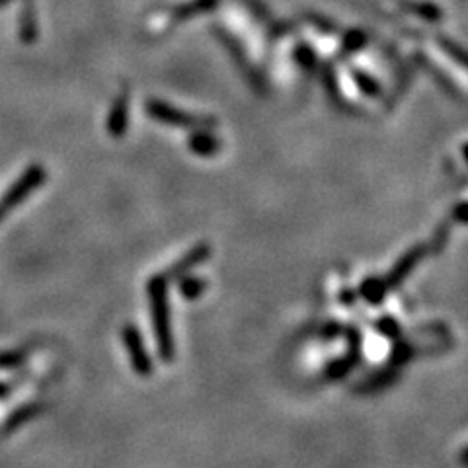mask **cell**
Returning <instances> with one entry per match:
<instances>
[{"label": "cell", "mask_w": 468, "mask_h": 468, "mask_svg": "<svg viewBox=\"0 0 468 468\" xmlns=\"http://www.w3.org/2000/svg\"><path fill=\"white\" fill-rule=\"evenodd\" d=\"M146 295H148V310H151V324L153 334L158 347V355L164 363H172L176 357L174 332H172V320H170L168 305V279L166 275H153L146 283Z\"/></svg>", "instance_id": "6da1fadb"}, {"label": "cell", "mask_w": 468, "mask_h": 468, "mask_svg": "<svg viewBox=\"0 0 468 468\" xmlns=\"http://www.w3.org/2000/svg\"><path fill=\"white\" fill-rule=\"evenodd\" d=\"M121 340H123L125 350H127L129 359H131L133 371L139 377H151L153 375V359H151V353H148L145 342H143L139 328L133 326V324L123 326Z\"/></svg>", "instance_id": "7a4b0ae2"}, {"label": "cell", "mask_w": 468, "mask_h": 468, "mask_svg": "<svg viewBox=\"0 0 468 468\" xmlns=\"http://www.w3.org/2000/svg\"><path fill=\"white\" fill-rule=\"evenodd\" d=\"M425 254H427V246H424V244H416V246H412L406 254H402V256L398 258V262L395 263V268L388 271V275L385 278L388 292L396 291L398 287L402 285L410 273L416 270L417 263L424 260Z\"/></svg>", "instance_id": "3957f363"}, {"label": "cell", "mask_w": 468, "mask_h": 468, "mask_svg": "<svg viewBox=\"0 0 468 468\" xmlns=\"http://www.w3.org/2000/svg\"><path fill=\"white\" fill-rule=\"evenodd\" d=\"M45 180V172L44 168H39V166H34V168H29L26 174L18 180V183H14L10 190L6 191V195L2 199V207H4V211L8 209H12L16 205H20L24 199L28 198L31 191H36Z\"/></svg>", "instance_id": "277c9868"}, {"label": "cell", "mask_w": 468, "mask_h": 468, "mask_svg": "<svg viewBox=\"0 0 468 468\" xmlns=\"http://www.w3.org/2000/svg\"><path fill=\"white\" fill-rule=\"evenodd\" d=\"M211 258V246L207 244V242H199V244H195L193 248L188 250L183 256H180L178 260H176L172 265H170L168 270H166V279H178L182 278V275H185V273H191V271L195 270L198 265H201V263H205L207 260Z\"/></svg>", "instance_id": "5b68a950"}, {"label": "cell", "mask_w": 468, "mask_h": 468, "mask_svg": "<svg viewBox=\"0 0 468 468\" xmlns=\"http://www.w3.org/2000/svg\"><path fill=\"white\" fill-rule=\"evenodd\" d=\"M148 113L158 119V121H164V123H172L176 127H205V119H198V117L185 116V113H180L176 111L174 108H168L161 102H151L148 103Z\"/></svg>", "instance_id": "8992f818"}, {"label": "cell", "mask_w": 468, "mask_h": 468, "mask_svg": "<svg viewBox=\"0 0 468 468\" xmlns=\"http://www.w3.org/2000/svg\"><path fill=\"white\" fill-rule=\"evenodd\" d=\"M388 295L387 283H385V279L382 278H365L361 281V285L357 289V297L359 299H363L367 305H371V307H379L385 302Z\"/></svg>", "instance_id": "52a82bcc"}, {"label": "cell", "mask_w": 468, "mask_h": 468, "mask_svg": "<svg viewBox=\"0 0 468 468\" xmlns=\"http://www.w3.org/2000/svg\"><path fill=\"white\" fill-rule=\"evenodd\" d=\"M207 291V279L185 273L178 278V292L183 300H198Z\"/></svg>", "instance_id": "ba28073f"}, {"label": "cell", "mask_w": 468, "mask_h": 468, "mask_svg": "<svg viewBox=\"0 0 468 468\" xmlns=\"http://www.w3.org/2000/svg\"><path fill=\"white\" fill-rule=\"evenodd\" d=\"M359 355H353L347 351V355L344 357H337L336 361H332L326 369H324V375H326V379L328 380H342L344 377L353 371V367L357 365Z\"/></svg>", "instance_id": "9c48e42d"}, {"label": "cell", "mask_w": 468, "mask_h": 468, "mask_svg": "<svg viewBox=\"0 0 468 468\" xmlns=\"http://www.w3.org/2000/svg\"><path fill=\"white\" fill-rule=\"evenodd\" d=\"M422 350H417L416 345L412 342H406V340H395V345H392V353H390V367L392 369H398V367L406 365L412 359L416 357L417 353Z\"/></svg>", "instance_id": "30bf717a"}, {"label": "cell", "mask_w": 468, "mask_h": 468, "mask_svg": "<svg viewBox=\"0 0 468 468\" xmlns=\"http://www.w3.org/2000/svg\"><path fill=\"white\" fill-rule=\"evenodd\" d=\"M190 148L199 156H211L220 148V143L215 137H213L211 133H205L199 131L195 135H191L190 139Z\"/></svg>", "instance_id": "8fae6325"}, {"label": "cell", "mask_w": 468, "mask_h": 468, "mask_svg": "<svg viewBox=\"0 0 468 468\" xmlns=\"http://www.w3.org/2000/svg\"><path fill=\"white\" fill-rule=\"evenodd\" d=\"M375 330L382 337L390 340V342H395V340L402 336V326H400V322L396 320L395 316H380L379 320L375 322Z\"/></svg>", "instance_id": "7c38bea8"}, {"label": "cell", "mask_w": 468, "mask_h": 468, "mask_svg": "<svg viewBox=\"0 0 468 468\" xmlns=\"http://www.w3.org/2000/svg\"><path fill=\"white\" fill-rule=\"evenodd\" d=\"M125 129H127V106H125V102H119L108 119V131L113 137H121Z\"/></svg>", "instance_id": "4fadbf2b"}, {"label": "cell", "mask_w": 468, "mask_h": 468, "mask_svg": "<svg viewBox=\"0 0 468 468\" xmlns=\"http://www.w3.org/2000/svg\"><path fill=\"white\" fill-rule=\"evenodd\" d=\"M39 404H28V406H24V408L16 410V414L8 417V425L6 429H14V427H20L24 422H28L29 417H34L39 414Z\"/></svg>", "instance_id": "5bb4252c"}, {"label": "cell", "mask_w": 468, "mask_h": 468, "mask_svg": "<svg viewBox=\"0 0 468 468\" xmlns=\"http://www.w3.org/2000/svg\"><path fill=\"white\" fill-rule=\"evenodd\" d=\"M395 379H396V369L388 367L387 371L375 375V377H371V379L367 380L365 385H363V388H365V390H380V388L388 387Z\"/></svg>", "instance_id": "9a60e30c"}, {"label": "cell", "mask_w": 468, "mask_h": 468, "mask_svg": "<svg viewBox=\"0 0 468 468\" xmlns=\"http://www.w3.org/2000/svg\"><path fill=\"white\" fill-rule=\"evenodd\" d=\"M26 361V351H8L0 355V369H14Z\"/></svg>", "instance_id": "2e32d148"}, {"label": "cell", "mask_w": 468, "mask_h": 468, "mask_svg": "<svg viewBox=\"0 0 468 468\" xmlns=\"http://www.w3.org/2000/svg\"><path fill=\"white\" fill-rule=\"evenodd\" d=\"M357 291H353L351 287H344L340 291V305H344V307H353L357 302Z\"/></svg>", "instance_id": "e0dca14e"}, {"label": "cell", "mask_w": 468, "mask_h": 468, "mask_svg": "<svg viewBox=\"0 0 468 468\" xmlns=\"http://www.w3.org/2000/svg\"><path fill=\"white\" fill-rule=\"evenodd\" d=\"M322 337H328V340H334V337L342 336L344 334V326L342 324H337V322H332L328 326H324L322 328Z\"/></svg>", "instance_id": "ac0fdd59"}, {"label": "cell", "mask_w": 468, "mask_h": 468, "mask_svg": "<svg viewBox=\"0 0 468 468\" xmlns=\"http://www.w3.org/2000/svg\"><path fill=\"white\" fill-rule=\"evenodd\" d=\"M453 219L457 220V223H464L467 220V203L464 201H459L457 203V207L453 209Z\"/></svg>", "instance_id": "d6986e66"}, {"label": "cell", "mask_w": 468, "mask_h": 468, "mask_svg": "<svg viewBox=\"0 0 468 468\" xmlns=\"http://www.w3.org/2000/svg\"><path fill=\"white\" fill-rule=\"evenodd\" d=\"M8 395H10V387H8V385H2V382H0V398H6Z\"/></svg>", "instance_id": "ffe728a7"}, {"label": "cell", "mask_w": 468, "mask_h": 468, "mask_svg": "<svg viewBox=\"0 0 468 468\" xmlns=\"http://www.w3.org/2000/svg\"><path fill=\"white\" fill-rule=\"evenodd\" d=\"M4 213H6V211H4V207L0 205V220H2V217H4Z\"/></svg>", "instance_id": "44dd1931"}]
</instances>
